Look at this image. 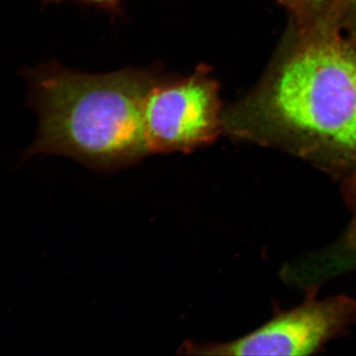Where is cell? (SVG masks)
<instances>
[{"mask_svg": "<svg viewBox=\"0 0 356 356\" xmlns=\"http://www.w3.org/2000/svg\"><path fill=\"white\" fill-rule=\"evenodd\" d=\"M281 314L257 331L229 343L185 341L179 353L187 355H307L356 318V299L315 298Z\"/></svg>", "mask_w": 356, "mask_h": 356, "instance_id": "277c9868", "label": "cell"}, {"mask_svg": "<svg viewBox=\"0 0 356 356\" xmlns=\"http://www.w3.org/2000/svg\"><path fill=\"white\" fill-rule=\"evenodd\" d=\"M74 1L77 3L92 6L106 11L111 15H119L122 11V0H42L43 6L47 4H57L60 2Z\"/></svg>", "mask_w": 356, "mask_h": 356, "instance_id": "5b68a950", "label": "cell"}, {"mask_svg": "<svg viewBox=\"0 0 356 356\" xmlns=\"http://www.w3.org/2000/svg\"><path fill=\"white\" fill-rule=\"evenodd\" d=\"M266 109L289 130L356 152V51L334 34L307 40L280 70Z\"/></svg>", "mask_w": 356, "mask_h": 356, "instance_id": "7a4b0ae2", "label": "cell"}, {"mask_svg": "<svg viewBox=\"0 0 356 356\" xmlns=\"http://www.w3.org/2000/svg\"><path fill=\"white\" fill-rule=\"evenodd\" d=\"M286 1L296 8L311 9L322 6L325 0H286Z\"/></svg>", "mask_w": 356, "mask_h": 356, "instance_id": "8992f818", "label": "cell"}, {"mask_svg": "<svg viewBox=\"0 0 356 356\" xmlns=\"http://www.w3.org/2000/svg\"><path fill=\"white\" fill-rule=\"evenodd\" d=\"M219 86L208 65L185 77L163 74L147 92L144 129L151 154L191 153L221 132Z\"/></svg>", "mask_w": 356, "mask_h": 356, "instance_id": "3957f363", "label": "cell"}, {"mask_svg": "<svg viewBox=\"0 0 356 356\" xmlns=\"http://www.w3.org/2000/svg\"><path fill=\"white\" fill-rule=\"evenodd\" d=\"M346 193L348 202L356 208V172L346 184Z\"/></svg>", "mask_w": 356, "mask_h": 356, "instance_id": "52a82bcc", "label": "cell"}, {"mask_svg": "<svg viewBox=\"0 0 356 356\" xmlns=\"http://www.w3.org/2000/svg\"><path fill=\"white\" fill-rule=\"evenodd\" d=\"M350 240L353 241V243H355V245H356V221L355 222V226H353V231H351Z\"/></svg>", "mask_w": 356, "mask_h": 356, "instance_id": "ba28073f", "label": "cell"}, {"mask_svg": "<svg viewBox=\"0 0 356 356\" xmlns=\"http://www.w3.org/2000/svg\"><path fill=\"white\" fill-rule=\"evenodd\" d=\"M28 105L38 133L24 158L57 154L96 170L135 165L151 154L144 129L147 92L163 76L159 65L86 74L56 60L25 69Z\"/></svg>", "mask_w": 356, "mask_h": 356, "instance_id": "6da1fadb", "label": "cell"}]
</instances>
